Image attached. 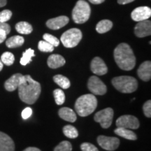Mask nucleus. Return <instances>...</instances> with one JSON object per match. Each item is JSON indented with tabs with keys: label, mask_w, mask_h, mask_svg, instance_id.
<instances>
[{
	"label": "nucleus",
	"mask_w": 151,
	"mask_h": 151,
	"mask_svg": "<svg viewBox=\"0 0 151 151\" xmlns=\"http://www.w3.org/2000/svg\"><path fill=\"white\" fill-rule=\"evenodd\" d=\"M23 151H41V150L37 148H35V147H29V148H27Z\"/></svg>",
	"instance_id": "obj_40"
},
{
	"label": "nucleus",
	"mask_w": 151,
	"mask_h": 151,
	"mask_svg": "<svg viewBox=\"0 0 151 151\" xmlns=\"http://www.w3.org/2000/svg\"><path fill=\"white\" fill-rule=\"evenodd\" d=\"M12 17V11L10 10H4L0 12V22L9 21Z\"/></svg>",
	"instance_id": "obj_32"
},
{
	"label": "nucleus",
	"mask_w": 151,
	"mask_h": 151,
	"mask_svg": "<svg viewBox=\"0 0 151 151\" xmlns=\"http://www.w3.org/2000/svg\"><path fill=\"white\" fill-rule=\"evenodd\" d=\"M59 116L64 120L67 122H74L76 120L77 117L76 113L72 109L68 107H63L59 110Z\"/></svg>",
	"instance_id": "obj_19"
},
{
	"label": "nucleus",
	"mask_w": 151,
	"mask_h": 151,
	"mask_svg": "<svg viewBox=\"0 0 151 151\" xmlns=\"http://www.w3.org/2000/svg\"><path fill=\"white\" fill-rule=\"evenodd\" d=\"M82 37L83 35L80 29L71 28L62 34L60 40L66 48H73L78 44Z\"/></svg>",
	"instance_id": "obj_6"
},
{
	"label": "nucleus",
	"mask_w": 151,
	"mask_h": 151,
	"mask_svg": "<svg viewBox=\"0 0 151 151\" xmlns=\"http://www.w3.org/2000/svg\"><path fill=\"white\" fill-rule=\"evenodd\" d=\"M16 29L18 33L22 35H29L32 32V26L27 22H19L16 24Z\"/></svg>",
	"instance_id": "obj_22"
},
{
	"label": "nucleus",
	"mask_w": 151,
	"mask_h": 151,
	"mask_svg": "<svg viewBox=\"0 0 151 151\" xmlns=\"http://www.w3.org/2000/svg\"><path fill=\"white\" fill-rule=\"evenodd\" d=\"M32 114V109L30 107H26L22 112V118L24 120H27Z\"/></svg>",
	"instance_id": "obj_35"
},
{
	"label": "nucleus",
	"mask_w": 151,
	"mask_h": 151,
	"mask_svg": "<svg viewBox=\"0 0 151 151\" xmlns=\"http://www.w3.org/2000/svg\"><path fill=\"white\" fill-rule=\"evenodd\" d=\"M0 29L4 30L7 35H9L11 32V26L6 22H0Z\"/></svg>",
	"instance_id": "obj_36"
},
{
	"label": "nucleus",
	"mask_w": 151,
	"mask_h": 151,
	"mask_svg": "<svg viewBox=\"0 0 151 151\" xmlns=\"http://www.w3.org/2000/svg\"><path fill=\"white\" fill-rule=\"evenodd\" d=\"M90 69L92 73L98 76L104 75L108 72V67L104 60L99 57H95L92 60L91 65H90Z\"/></svg>",
	"instance_id": "obj_13"
},
{
	"label": "nucleus",
	"mask_w": 151,
	"mask_h": 151,
	"mask_svg": "<svg viewBox=\"0 0 151 151\" xmlns=\"http://www.w3.org/2000/svg\"><path fill=\"white\" fill-rule=\"evenodd\" d=\"M7 0H0V8L1 7H4L6 5Z\"/></svg>",
	"instance_id": "obj_41"
},
{
	"label": "nucleus",
	"mask_w": 151,
	"mask_h": 151,
	"mask_svg": "<svg viewBox=\"0 0 151 151\" xmlns=\"http://www.w3.org/2000/svg\"><path fill=\"white\" fill-rule=\"evenodd\" d=\"M98 144L104 150L113 151L116 150L120 145V140L116 137L101 135L97 138Z\"/></svg>",
	"instance_id": "obj_10"
},
{
	"label": "nucleus",
	"mask_w": 151,
	"mask_h": 151,
	"mask_svg": "<svg viewBox=\"0 0 151 151\" xmlns=\"http://www.w3.org/2000/svg\"><path fill=\"white\" fill-rule=\"evenodd\" d=\"M134 34L137 37L143 38L151 35V22L149 20L138 22L134 27Z\"/></svg>",
	"instance_id": "obj_12"
},
{
	"label": "nucleus",
	"mask_w": 151,
	"mask_h": 151,
	"mask_svg": "<svg viewBox=\"0 0 151 151\" xmlns=\"http://www.w3.org/2000/svg\"><path fill=\"white\" fill-rule=\"evenodd\" d=\"M113 27V22L109 20H102L96 26V31L99 34H104L110 31Z\"/></svg>",
	"instance_id": "obj_23"
},
{
	"label": "nucleus",
	"mask_w": 151,
	"mask_h": 151,
	"mask_svg": "<svg viewBox=\"0 0 151 151\" xmlns=\"http://www.w3.org/2000/svg\"><path fill=\"white\" fill-rule=\"evenodd\" d=\"M43 39L44 41H47V42L50 43L54 47H58L60 45V41L58 38L54 37L53 35H50V34H44L43 36Z\"/></svg>",
	"instance_id": "obj_31"
},
{
	"label": "nucleus",
	"mask_w": 151,
	"mask_h": 151,
	"mask_svg": "<svg viewBox=\"0 0 151 151\" xmlns=\"http://www.w3.org/2000/svg\"><path fill=\"white\" fill-rule=\"evenodd\" d=\"M53 81L55 83L58 84L60 87H61L62 89H68L71 86L70 81L67 77L62 75L58 74L55 76L53 77Z\"/></svg>",
	"instance_id": "obj_24"
},
{
	"label": "nucleus",
	"mask_w": 151,
	"mask_h": 151,
	"mask_svg": "<svg viewBox=\"0 0 151 151\" xmlns=\"http://www.w3.org/2000/svg\"><path fill=\"white\" fill-rule=\"evenodd\" d=\"M112 84L116 90L122 93H132L138 88L137 79L127 76L115 77L112 79Z\"/></svg>",
	"instance_id": "obj_4"
},
{
	"label": "nucleus",
	"mask_w": 151,
	"mask_h": 151,
	"mask_svg": "<svg viewBox=\"0 0 151 151\" xmlns=\"http://www.w3.org/2000/svg\"><path fill=\"white\" fill-rule=\"evenodd\" d=\"M35 56V50H34L33 49L28 48L27 50H25V51L22 53V57L20 61V64L23 66L27 65L30 62H32V58Z\"/></svg>",
	"instance_id": "obj_25"
},
{
	"label": "nucleus",
	"mask_w": 151,
	"mask_h": 151,
	"mask_svg": "<svg viewBox=\"0 0 151 151\" xmlns=\"http://www.w3.org/2000/svg\"><path fill=\"white\" fill-rule=\"evenodd\" d=\"M55 100L58 105H62L65 101V94L64 92L60 89H56L53 92Z\"/></svg>",
	"instance_id": "obj_29"
},
{
	"label": "nucleus",
	"mask_w": 151,
	"mask_h": 151,
	"mask_svg": "<svg viewBox=\"0 0 151 151\" xmlns=\"http://www.w3.org/2000/svg\"><path fill=\"white\" fill-rule=\"evenodd\" d=\"M3 66H4V64L2 63V62L1 61V60H0V71L2 70Z\"/></svg>",
	"instance_id": "obj_42"
},
{
	"label": "nucleus",
	"mask_w": 151,
	"mask_h": 151,
	"mask_svg": "<svg viewBox=\"0 0 151 151\" xmlns=\"http://www.w3.org/2000/svg\"><path fill=\"white\" fill-rule=\"evenodd\" d=\"M114 111L111 108H106L103 110L98 111L94 115V119L96 122H99L101 127L107 129L112 124Z\"/></svg>",
	"instance_id": "obj_7"
},
{
	"label": "nucleus",
	"mask_w": 151,
	"mask_h": 151,
	"mask_svg": "<svg viewBox=\"0 0 151 151\" xmlns=\"http://www.w3.org/2000/svg\"><path fill=\"white\" fill-rule=\"evenodd\" d=\"M63 133L66 137L70 139H75L78 136L77 129L72 125H66L63 127Z\"/></svg>",
	"instance_id": "obj_26"
},
{
	"label": "nucleus",
	"mask_w": 151,
	"mask_h": 151,
	"mask_svg": "<svg viewBox=\"0 0 151 151\" xmlns=\"http://www.w3.org/2000/svg\"><path fill=\"white\" fill-rule=\"evenodd\" d=\"M91 15V8L85 0H78L72 11V19L77 24L85 23L89 20Z\"/></svg>",
	"instance_id": "obj_5"
},
{
	"label": "nucleus",
	"mask_w": 151,
	"mask_h": 151,
	"mask_svg": "<svg viewBox=\"0 0 151 151\" xmlns=\"http://www.w3.org/2000/svg\"><path fill=\"white\" fill-rule=\"evenodd\" d=\"M24 75L21 73H15L10 77L9 79L6 81L4 83L5 89L9 92L15 91L16 89H18L19 85L22 80Z\"/></svg>",
	"instance_id": "obj_15"
},
{
	"label": "nucleus",
	"mask_w": 151,
	"mask_h": 151,
	"mask_svg": "<svg viewBox=\"0 0 151 151\" xmlns=\"http://www.w3.org/2000/svg\"><path fill=\"white\" fill-rule=\"evenodd\" d=\"M97 106V100L92 94H87L81 96L75 103L76 113L81 117H86L94 111Z\"/></svg>",
	"instance_id": "obj_3"
},
{
	"label": "nucleus",
	"mask_w": 151,
	"mask_h": 151,
	"mask_svg": "<svg viewBox=\"0 0 151 151\" xmlns=\"http://www.w3.org/2000/svg\"><path fill=\"white\" fill-rule=\"evenodd\" d=\"M117 127H124L127 129H136L139 127V120L135 116L130 115H124L117 119Z\"/></svg>",
	"instance_id": "obj_9"
},
{
	"label": "nucleus",
	"mask_w": 151,
	"mask_h": 151,
	"mask_svg": "<svg viewBox=\"0 0 151 151\" xmlns=\"http://www.w3.org/2000/svg\"><path fill=\"white\" fill-rule=\"evenodd\" d=\"M72 146L71 143L68 141H63L57 146L54 149V151H71Z\"/></svg>",
	"instance_id": "obj_30"
},
{
	"label": "nucleus",
	"mask_w": 151,
	"mask_h": 151,
	"mask_svg": "<svg viewBox=\"0 0 151 151\" xmlns=\"http://www.w3.org/2000/svg\"><path fill=\"white\" fill-rule=\"evenodd\" d=\"M135 1V0H118V3L119 4H129L132 2V1Z\"/></svg>",
	"instance_id": "obj_38"
},
{
	"label": "nucleus",
	"mask_w": 151,
	"mask_h": 151,
	"mask_svg": "<svg viewBox=\"0 0 151 151\" xmlns=\"http://www.w3.org/2000/svg\"><path fill=\"white\" fill-rule=\"evenodd\" d=\"M151 16V9L148 6H139L132 12L131 17L136 22L148 20Z\"/></svg>",
	"instance_id": "obj_11"
},
{
	"label": "nucleus",
	"mask_w": 151,
	"mask_h": 151,
	"mask_svg": "<svg viewBox=\"0 0 151 151\" xmlns=\"http://www.w3.org/2000/svg\"><path fill=\"white\" fill-rule=\"evenodd\" d=\"M0 60L5 65L11 66L14 63L15 57L14 54L11 53L10 52H5L1 55V59Z\"/></svg>",
	"instance_id": "obj_27"
},
{
	"label": "nucleus",
	"mask_w": 151,
	"mask_h": 151,
	"mask_svg": "<svg viewBox=\"0 0 151 151\" xmlns=\"http://www.w3.org/2000/svg\"><path fill=\"white\" fill-rule=\"evenodd\" d=\"M143 110L144 115L148 118L151 117V101L148 100L143 106Z\"/></svg>",
	"instance_id": "obj_34"
},
{
	"label": "nucleus",
	"mask_w": 151,
	"mask_h": 151,
	"mask_svg": "<svg viewBox=\"0 0 151 151\" xmlns=\"http://www.w3.org/2000/svg\"><path fill=\"white\" fill-rule=\"evenodd\" d=\"M137 74L141 80L148 81L151 78V62L146 61L139 66L137 71Z\"/></svg>",
	"instance_id": "obj_17"
},
{
	"label": "nucleus",
	"mask_w": 151,
	"mask_h": 151,
	"mask_svg": "<svg viewBox=\"0 0 151 151\" xmlns=\"http://www.w3.org/2000/svg\"><path fill=\"white\" fill-rule=\"evenodd\" d=\"M24 42V38L21 36H14L9 38L6 41V45L9 48H18L23 45Z\"/></svg>",
	"instance_id": "obj_21"
},
{
	"label": "nucleus",
	"mask_w": 151,
	"mask_h": 151,
	"mask_svg": "<svg viewBox=\"0 0 151 151\" xmlns=\"http://www.w3.org/2000/svg\"><path fill=\"white\" fill-rule=\"evenodd\" d=\"M66 63V60L62 55L58 54L51 55L48 57L47 60L48 66L51 69H57L64 66Z\"/></svg>",
	"instance_id": "obj_18"
},
{
	"label": "nucleus",
	"mask_w": 151,
	"mask_h": 151,
	"mask_svg": "<svg viewBox=\"0 0 151 151\" xmlns=\"http://www.w3.org/2000/svg\"><path fill=\"white\" fill-rule=\"evenodd\" d=\"M81 148L83 151H99L97 147L90 143H82L81 146Z\"/></svg>",
	"instance_id": "obj_33"
},
{
	"label": "nucleus",
	"mask_w": 151,
	"mask_h": 151,
	"mask_svg": "<svg viewBox=\"0 0 151 151\" xmlns=\"http://www.w3.org/2000/svg\"><path fill=\"white\" fill-rule=\"evenodd\" d=\"M69 19L66 16H60L51 18L46 22V26L49 29L57 30L61 29L69 23Z\"/></svg>",
	"instance_id": "obj_14"
},
{
	"label": "nucleus",
	"mask_w": 151,
	"mask_h": 151,
	"mask_svg": "<svg viewBox=\"0 0 151 151\" xmlns=\"http://www.w3.org/2000/svg\"><path fill=\"white\" fill-rule=\"evenodd\" d=\"M18 89L20 99L27 104H35L39 99L41 91L40 83L29 75L24 76Z\"/></svg>",
	"instance_id": "obj_1"
},
{
	"label": "nucleus",
	"mask_w": 151,
	"mask_h": 151,
	"mask_svg": "<svg viewBox=\"0 0 151 151\" xmlns=\"http://www.w3.org/2000/svg\"><path fill=\"white\" fill-rule=\"evenodd\" d=\"M115 134L117 135L120 136L124 139H128V140L134 141L137 139V136L136 134L132 130H129V129L124 127H117L116 129L114 130Z\"/></svg>",
	"instance_id": "obj_20"
},
{
	"label": "nucleus",
	"mask_w": 151,
	"mask_h": 151,
	"mask_svg": "<svg viewBox=\"0 0 151 151\" xmlns=\"http://www.w3.org/2000/svg\"><path fill=\"white\" fill-rule=\"evenodd\" d=\"M6 36L7 34L6 33L5 31H4L2 29H0V43H3L6 40Z\"/></svg>",
	"instance_id": "obj_37"
},
{
	"label": "nucleus",
	"mask_w": 151,
	"mask_h": 151,
	"mask_svg": "<svg viewBox=\"0 0 151 151\" xmlns=\"http://www.w3.org/2000/svg\"><path fill=\"white\" fill-rule=\"evenodd\" d=\"M114 59L120 69L130 71L136 65V57L127 43H120L114 50Z\"/></svg>",
	"instance_id": "obj_2"
},
{
	"label": "nucleus",
	"mask_w": 151,
	"mask_h": 151,
	"mask_svg": "<svg viewBox=\"0 0 151 151\" xmlns=\"http://www.w3.org/2000/svg\"><path fill=\"white\" fill-rule=\"evenodd\" d=\"M55 47L46 41H40L38 43V48L41 52H50L54 50Z\"/></svg>",
	"instance_id": "obj_28"
},
{
	"label": "nucleus",
	"mask_w": 151,
	"mask_h": 151,
	"mask_svg": "<svg viewBox=\"0 0 151 151\" xmlns=\"http://www.w3.org/2000/svg\"><path fill=\"white\" fill-rule=\"evenodd\" d=\"M88 88L92 94L96 95H104L107 92L106 85L95 76H92L89 78L88 82Z\"/></svg>",
	"instance_id": "obj_8"
},
{
	"label": "nucleus",
	"mask_w": 151,
	"mask_h": 151,
	"mask_svg": "<svg viewBox=\"0 0 151 151\" xmlns=\"http://www.w3.org/2000/svg\"><path fill=\"white\" fill-rule=\"evenodd\" d=\"M88 1L93 4H100L104 2L105 0H88Z\"/></svg>",
	"instance_id": "obj_39"
},
{
	"label": "nucleus",
	"mask_w": 151,
	"mask_h": 151,
	"mask_svg": "<svg viewBox=\"0 0 151 151\" xmlns=\"http://www.w3.org/2000/svg\"><path fill=\"white\" fill-rule=\"evenodd\" d=\"M15 144L11 138L0 132V151H14Z\"/></svg>",
	"instance_id": "obj_16"
}]
</instances>
